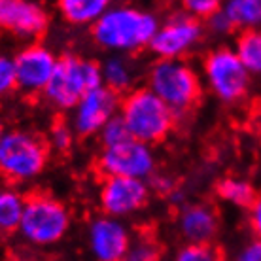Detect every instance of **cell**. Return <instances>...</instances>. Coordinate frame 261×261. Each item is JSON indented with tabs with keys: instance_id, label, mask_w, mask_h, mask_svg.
<instances>
[{
	"instance_id": "obj_1",
	"label": "cell",
	"mask_w": 261,
	"mask_h": 261,
	"mask_svg": "<svg viewBox=\"0 0 261 261\" xmlns=\"http://www.w3.org/2000/svg\"><path fill=\"white\" fill-rule=\"evenodd\" d=\"M159 19L148 10L114 4L93 25V38L102 49L114 53H135L151 44Z\"/></svg>"
},
{
	"instance_id": "obj_2",
	"label": "cell",
	"mask_w": 261,
	"mask_h": 261,
	"mask_svg": "<svg viewBox=\"0 0 261 261\" xmlns=\"http://www.w3.org/2000/svg\"><path fill=\"white\" fill-rule=\"evenodd\" d=\"M119 116L133 140L151 146L169 137L174 125V112L148 87L133 89L121 98Z\"/></svg>"
},
{
	"instance_id": "obj_3",
	"label": "cell",
	"mask_w": 261,
	"mask_h": 261,
	"mask_svg": "<svg viewBox=\"0 0 261 261\" xmlns=\"http://www.w3.org/2000/svg\"><path fill=\"white\" fill-rule=\"evenodd\" d=\"M102 84V70L95 61L76 55H63L57 61L53 76L47 84V102L61 110H74L80 100Z\"/></svg>"
},
{
	"instance_id": "obj_4",
	"label": "cell",
	"mask_w": 261,
	"mask_h": 261,
	"mask_svg": "<svg viewBox=\"0 0 261 261\" xmlns=\"http://www.w3.org/2000/svg\"><path fill=\"white\" fill-rule=\"evenodd\" d=\"M148 89L174 114L190 110L199 100L201 80L184 59H159L148 74Z\"/></svg>"
},
{
	"instance_id": "obj_5",
	"label": "cell",
	"mask_w": 261,
	"mask_h": 261,
	"mask_svg": "<svg viewBox=\"0 0 261 261\" xmlns=\"http://www.w3.org/2000/svg\"><path fill=\"white\" fill-rule=\"evenodd\" d=\"M47 163V142L31 130H6L0 138V174L12 182L40 176Z\"/></svg>"
},
{
	"instance_id": "obj_6",
	"label": "cell",
	"mask_w": 261,
	"mask_h": 261,
	"mask_svg": "<svg viewBox=\"0 0 261 261\" xmlns=\"http://www.w3.org/2000/svg\"><path fill=\"white\" fill-rule=\"evenodd\" d=\"M70 229V212L65 204L49 195H33L25 202L19 223L21 237L33 246H53Z\"/></svg>"
},
{
	"instance_id": "obj_7",
	"label": "cell",
	"mask_w": 261,
	"mask_h": 261,
	"mask_svg": "<svg viewBox=\"0 0 261 261\" xmlns=\"http://www.w3.org/2000/svg\"><path fill=\"white\" fill-rule=\"evenodd\" d=\"M202 76L210 91L227 105L239 102L248 91L250 74L231 47L210 51L202 63Z\"/></svg>"
},
{
	"instance_id": "obj_8",
	"label": "cell",
	"mask_w": 261,
	"mask_h": 261,
	"mask_svg": "<svg viewBox=\"0 0 261 261\" xmlns=\"http://www.w3.org/2000/svg\"><path fill=\"white\" fill-rule=\"evenodd\" d=\"M98 169L106 178H133L146 182L155 170V153L151 146L130 138L119 146L105 148L98 157Z\"/></svg>"
},
{
	"instance_id": "obj_9",
	"label": "cell",
	"mask_w": 261,
	"mask_h": 261,
	"mask_svg": "<svg viewBox=\"0 0 261 261\" xmlns=\"http://www.w3.org/2000/svg\"><path fill=\"white\" fill-rule=\"evenodd\" d=\"M202 38L201 21L190 17L186 12L174 13L159 23L150 49L159 59H182Z\"/></svg>"
},
{
	"instance_id": "obj_10",
	"label": "cell",
	"mask_w": 261,
	"mask_h": 261,
	"mask_svg": "<svg viewBox=\"0 0 261 261\" xmlns=\"http://www.w3.org/2000/svg\"><path fill=\"white\" fill-rule=\"evenodd\" d=\"M150 188L144 180L133 178H105L98 190V202L105 216L123 220L133 216L148 204Z\"/></svg>"
},
{
	"instance_id": "obj_11",
	"label": "cell",
	"mask_w": 261,
	"mask_h": 261,
	"mask_svg": "<svg viewBox=\"0 0 261 261\" xmlns=\"http://www.w3.org/2000/svg\"><path fill=\"white\" fill-rule=\"evenodd\" d=\"M121 108V98L118 93L100 85L91 93H87L74 108L72 130L80 137H91L100 133L112 118L118 116Z\"/></svg>"
},
{
	"instance_id": "obj_12",
	"label": "cell",
	"mask_w": 261,
	"mask_h": 261,
	"mask_svg": "<svg viewBox=\"0 0 261 261\" xmlns=\"http://www.w3.org/2000/svg\"><path fill=\"white\" fill-rule=\"evenodd\" d=\"M130 239L121 220L105 214L91 220L87 227V244L95 261H123Z\"/></svg>"
},
{
	"instance_id": "obj_13",
	"label": "cell",
	"mask_w": 261,
	"mask_h": 261,
	"mask_svg": "<svg viewBox=\"0 0 261 261\" xmlns=\"http://www.w3.org/2000/svg\"><path fill=\"white\" fill-rule=\"evenodd\" d=\"M13 59L17 72V89L27 95L46 91L59 61L57 55L46 46H29L21 49Z\"/></svg>"
},
{
	"instance_id": "obj_14",
	"label": "cell",
	"mask_w": 261,
	"mask_h": 261,
	"mask_svg": "<svg viewBox=\"0 0 261 261\" xmlns=\"http://www.w3.org/2000/svg\"><path fill=\"white\" fill-rule=\"evenodd\" d=\"M49 17L46 8L33 0H0V31L21 38H36L46 33Z\"/></svg>"
},
{
	"instance_id": "obj_15",
	"label": "cell",
	"mask_w": 261,
	"mask_h": 261,
	"mask_svg": "<svg viewBox=\"0 0 261 261\" xmlns=\"http://www.w3.org/2000/svg\"><path fill=\"white\" fill-rule=\"evenodd\" d=\"M220 227L216 210L208 204H188L178 214V231L186 244H210Z\"/></svg>"
},
{
	"instance_id": "obj_16",
	"label": "cell",
	"mask_w": 261,
	"mask_h": 261,
	"mask_svg": "<svg viewBox=\"0 0 261 261\" xmlns=\"http://www.w3.org/2000/svg\"><path fill=\"white\" fill-rule=\"evenodd\" d=\"M110 8L106 0H61L59 10L72 25H95Z\"/></svg>"
},
{
	"instance_id": "obj_17",
	"label": "cell",
	"mask_w": 261,
	"mask_h": 261,
	"mask_svg": "<svg viewBox=\"0 0 261 261\" xmlns=\"http://www.w3.org/2000/svg\"><path fill=\"white\" fill-rule=\"evenodd\" d=\"M102 70V84L114 93H130L135 82V68L123 55H112L100 65Z\"/></svg>"
},
{
	"instance_id": "obj_18",
	"label": "cell",
	"mask_w": 261,
	"mask_h": 261,
	"mask_svg": "<svg viewBox=\"0 0 261 261\" xmlns=\"http://www.w3.org/2000/svg\"><path fill=\"white\" fill-rule=\"evenodd\" d=\"M222 12L233 29H242V33L261 27V0H229L222 4Z\"/></svg>"
},
{
	"instance_id": "obj_19",
	"label": "cell",
	"mask_w": 261,
	"mask_h": 261,
	"mask_svg": "<svg viewBox=\"0 0 261 261\" xmlns=\"http://www.w3.org/2000/svg\"><path fill=\"white\" fill-rule=\"evenodd\" d=\"M27 199L15 188L0 186V235L19 229Z\"/></svg>"
},
{
	"instance_id": "obj_20",
	"label": "cell",
	"mask_w": 261,
	"mask_h": 261,
	"mask_svg": "<svg viewBox=\"0 0 261 261\" xmlns=\"http://www.w3.org/2000/svg\"><path fill=\"white\" fill-rule=\"evenodd\" d=\"M216 193L222 201L233 204L237 208H250L257 197L255 188L248 180L235 176H227L220 180L216 186Z\"/></svg>"
},
{
	"instance_id": "obj_21",
	"label": "cell",
	"mask_w": 261,
	"mask_h": 261,
	"mask_svg": "<svg viewBox=\"0 0 261 261\" xmlns=\"http://www.w3.org/2000/svg\"><path fill=\"white\" fill-rule=\"evenodd\" d=\"M235 53L250 76H261V29L244 31L235 42Z\"/></svg>"
},
{
	"instance_id": "obj_22",
	"label": "cell",
	"mask_w": 261,
	"mask_h": 261,
	"mask_svg": "<svg viewBox=\"0 0 261 261\" xmlns=\"http://www.w3.org/2000/svg\"><path fill=\"white\" fill-rule=\"evenodd\" d=\"M161 259V248L153 237L138 235L130 239L123 261H159Z\"/></svg>"
},
{
	"instance_id": "obj_23",
	"label": "cell",
	"mask_w": 261,
	"mask_h": 261,
	"mask_svg": "<svg viewBox=\"0 0 261 261\" xmlns=\"http://www.w3.org/2000/svg\"><path fill=\"white\" fill-rule=\"evenodd\" d=\"M98 137H100V142L105 148H112V146H119V144L127 142L130 140V135H129V129H127V125L125 121L121 119V116H116V118H112L108 123L100 129L98 133Z\"/></svg>"
},
{
	"instance_id": "obj_24",
	"label": "cell",
	"mask_w": 261,
	"mask_h": 261,
	"mask_svg": "<svg viewBox=\"0 0 261 261\" xmlns=\"http://www.w3.org/2000/svg\"><path fill=\"white\" fill-rule=\"evenodd\" d=\"M17 89V72L15 59L8 53H0V100Z\"/></svg>"
},
{
	"instance_id": "obj_25",
	"label": "cell",
	"mask_w": 261,
	"mask_h": 261,
	"mask_svg": "<svg viewBox=\"0 0 261 261\" xmlns=\"http://www.w3.org/2000/svg\"><path fill=\"white\" fill-rule=\"evenodd\" d=\"M172 261H220V254L210 244H184Z\"/></svg>"
},
{
	"instance_id": "obj_26",
	"label": "cell",
	"mask_w": 261,
	"mask_h": 261,
	"mask_svg": "<svg viewBox=\"0 0 261 261\" xmlns=\"http://www.w3.org/2000/svg\"><path fill=\"white\" fill-rule=\"evenodd\" d=\"M220 10H222V4L218 0H186L184 2V12L197 21H208Z\"/></svg>"
},
{
	"instance_id": "obj_27",
	"label": "cell",
	"mask_w": 261,
	"mask_h": 261,
	"mask_svg": "<svg viewBox=\"0 0 261 261\" xmlns=\"http://www.w3.org/2000/svg\"><path fill=\"white\" fill-rule=\"evenodd\" d=\"M72 140H74V133H72V127H68L66 123H55L49 129V135H47V146L55 148L57 151H66L72 146Z\"/></svg>"
},
{
	"instance_id": "obj_28",
	"label": "cell",
	"mask_w": 261,
	"mask_h": 261,
	"mask_svg": "<svg viewBox=\"0 0 261 261\" xmlns=\"http://www.w3.org/2000/svg\"><path fill=\"white\" fill-rule=\"evenodd\" d=\"M233 261H261V239H252L237 250Z\"/></svg>"
},
{
	"instance_id": "obj_29",
	"label": "cell",
	"mask_w": 261,
	"mask_h": 261,
	"mask_svg": "<svg viewBox=\"0 0 261 261\" xmlns=\"http://www.w3.org/2000/svg\"><path fill=\"white\" fill-rule=\"evenodd\" d=\"M248 222L255 239H261V195L255 197L254 204L248 208Z\"/></svg>"
},
{
	"instance_id": "obj_30",
	"label": "cell",
	"mask_w": 261,
	"mask_h": 261,
	"mask_svg": "<svg viewBox=\"0 0 261 261\" xmlns=\"http://www.w3.org/2000/svg\"><path fill=\"white\" fill-rule=\"evenodd\" d=\"M208 29L214 34H227L233 31V25L229 23V19L225 17V13L220 10L216 15H212V17L208 19Z\"/></svg>"
},
{
	"instance_id": "obj_31",
	"label": "cell",
	"mask_w": 261,
	"mask_h": 261,
	"mask_svg": "<svg viewBox=\"0 0 261 261\" xmlns=\"http://www.w3.org/2000/svg\"><path fill=\"white\" fill-rule=\"evenodd\" d=\"M6 135V125H4V121H2V118H0V138Z\"/></svg>"
},
{
	"instance_id": "obj_32",
	"label": "cell",
	"mask_w": 261,
	"mask_h": 261,
	"mask_svg": "<svg viewBox=\"0 0 261 261\" xmlns=\"http://www.w3.org/2000/svg\"><path fill=\"white\" fill-rule=\"evenodd\" d=\"M10 261H33V259H29V257H13Z\"/></svg>"
}]
</instances>
